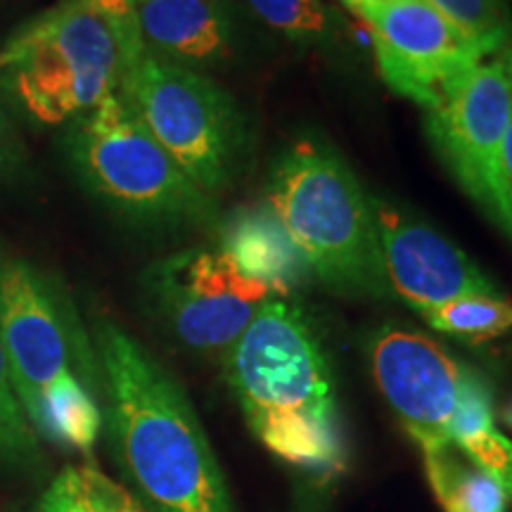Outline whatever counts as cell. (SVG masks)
Listing matches in <instances>:
<instances>
[{"instance_id":"ac0fdd59","label":"cell","mask_w":512,"mask_h":512,"mask_svg":"<svg viewBox=\"0 0 512 512\" xmlns=\"http://www.w3.org/2000/svg\"><path fill=\"white\" fill-rule=\"evenodd\" d=\"M448 22L494 55L510 43L512 12L508 0H427Z\"/></svg>"},{"instance_id":"44dd1931","label":"cell","mask_w":512,"mask_h":512,"mask_svg":"<svg viewBox=\"0 0 512 512\" xmlns=\"http://www.w3.org/2000/svg\"><path fill=\"white\" fill-rule=\"evenodd\" d=\"M456 446L482 467L486 475H491L503 491L512 496V441L496 430V422L482 430H475L456 441Z\"/></svg>"},{"instance_id":"ffe728a7","label":"cell","mask_w":512,"mask_h":512,"mask_svg":"<svg viewBox=\"0 0 512 512\" xmlns=\"http://www.w3.org/2000/svg\"><path fill=\"white\" fill-rule=\"evenodd\" d=\"M38 437L12 387L0 344V465H22L38 458Z\"/></svg>"},{"instance_id":"d4e9b609","label":"cell","mask_w":512,"mask_h":512,"mask_svg":"<svg viewBox=\"0 0 512 512\" xmlns=\"http://www.w3.org/2000/svg\"><path fill=\"white\" fill-rule=\"evenodd\" d=\"M505 53L510 55V46H505ZM496 200H498V211L496 221L501 223L505 233L512 238V119L508 126V133H505L501 157H498V183H496Z\"/></svg>"},{"instance_id":"6da1fadb","label":"cell","mask_w":512,"mask_h":512,"mask_svg":"<svg viewBox=\"0 0 512 512\" xmlns=\"http://www.w3.org/2000/svg\"><path fill=\"white\" fill-rule=\"evenodd\" d=\"M112 453L152 512H238L195 408L138 339L98 325Z\"/></svg>"},{"instance_id":"4fadbf2b","label":"cell","mask_w":512,"mask_h":512,"mask_svg":"<svg viewBox=\"0 0 512 512\" xmlns=\"http://www.w3.org/2000/svg\"><path fill=\"white\" fill-rule=\"evenodd\" d=\"M143 50L183 67H211L233 53L223 0H128Z\"/></svg>"},{"instance_id":"7402d4cb","label":"cell","mask_w":512,"mask_h":512,"mask_svg":"<svg viewBox=\"0 0 512 512\" xmlns=\"http://www.w3.org/2000/svg\"><path fill=\"white\" fill-rule=\"evenodd\" d=\"M74 475L86 512H147L138 498H133L124 486L107 477L105 472H100L98 467H74Z\"/></svg>"},{"instance_id":"e0dca14e","label":"cell","mask_w":512,"mask_h":512,"mask_svg":"<svg viewBox=\"0 0 512 512\" xmlns=\"http://www.w3.org/2000/svg\"><path fill=\"white\" fill-rule=\"evenodd\" d=\"M425 320L446 335L486 342L512 328V304L498 294H467L427 311Z\"/></svg>"},{"instance_id":"603a6c76","label":"cell","mask_w":512,"mask_h":512,"mask_svg":"<svg viewBox=\"0 0 512 512\" xmlns=\"http://www.w3.org/2000/svg\"><path fill=\"white\" fill-rule=\"evenodd\" d=\"M24 147L19 138L17 124L8 110V100L0 93V181H8L22 169Z\"/></svg>"},{"instance_id":"9c48e42d","label":"cell","mask_w":512,"mask_h":512,"mask_svg":"<svg viewBox=\"0 0 512 512\" xmlns=\"http://www.w3.org/2000/svg\"><path fill=\"white\" fill-rule=\"evenodd\" d=\"M377 67L387 86L430 110L486 53L427 0H363Z\"/></svg>"},{"instance_id":"f1b7e54d","label":"cell","mask_w":512,"mask_h":512,"mask_svg":"<svg viewBox=\"0 0 512 512\" xmlns=\"http://www.w3.org/2000/svg\"><path fill=\"white\" fill-rule=\"evenodd\" d=\"M508 46H510V50H512V41H510V43H508Z\"/></svg>"},{"instance_id":"8992f818","label":"cell","mask_w":512,"mask_h":512,"mask_svg":"<svg viewBox=\"0 0 512 512\" xmlns=\"http://www.w3.org/2000/svg\"><path fill=\"white\" fill-rule=\"evenodd\" d=\"M67 143L81 181L121 214L150 223L209 216L207 192L185 176L119 93L76 119Z\"/></svg>"},{"instance_id":"5b68a950","label":"cell","mask_w":512,"mask_h":512,"mask_svg":"<svg viewBox=\"0 0 512 512\" xmlns=\"http://www.w3.org/2000/svg\"><path fill=\"white\" fill-rule=\"evenodd\" d=\"M119 95L197 188L211 195L228 185L245 150V119L207 74L140 50Z\"/></svg>"},{"instance_id":"ba28073f","label":"cell","mask_w":512,"mask_h":512,"mask_svg":"<svg viewBox=\"0 0 512 512\" xmlns=\"http://www.w3.org/2000/svg\"><path fill=\"white\" fill-rule=\"evenodd\" d=\"M512 119V60H494L465 72L427 110V136L472 200L496 219L498 157Z\"/></svg>"},{"instance_id":"cb8c5ba5","label":"cell","mask_w":512,"mask_h":512,"mask_svg":"<svg viewBox=\"0 0 512 512\" xmlns=\"http://www.w3.org/2000/svg\"><path fill=\"white\" fill-rule=\"evenodd\" d=\"M31 512H86L83 510L79 489H76L74 467H67L57 475L43 496L38 498Z\"/></svg>"},{"instance_id":"4316f807","label":"cell","mask_w":512,"mask_h":512,"mask_svg":"<svg viewBox=\"0 0 512 512\" xmlns=\"http://www.w3.org/2000/svg\"><path fill=\"white\" fill-rule=\"evenodd\" d=\"M344 3H347V5H351V8H356V5H361V3H363V0H344Z\"/></svg>"},{"instance_id":"2e32d148","label":"cell","mask_w":512,"mask_h":512,"mask_svg":"<svg viewBox=\"0 0 512 512\" xmlns=\"http://www.w3.org/2000/svg\"><path fill=\"white\" fill-rule=\"evenodd\" d=\"M427 482L444 512H508V494L458 446L425 456Z\"/></svg>"},{"instance_id":"5bb4252c","label":"cell","mask_w":512,"mask_h":512,"mask_svg":"<svg viewBox=\"0 0 512 512\" xmlns=\"http://www.w3.org/2000/svg\"><path fill=\"white\" fill-rule=\"evenodd\" d=\"M223 254L247 278L266 285L271 294H290L309 273L302 252L271 207H256L230 216L223 228Z\"/></svg>"},{"instance_id":"8fae6325","label":"cell","mask_w":512,"mask_h":512,"mask_svg":"<svg viewBox=\"0 0 512 512\" xmlns=\"http://www.w3.org/2000/svg\"><path fill=\"white\" fill-rule=\"evenodd\" d=\"M0 344L24 413L72 370V337L53 287L27 261H0Z\"/></svg>"},{"instance_id":"484cf974","label":"cell","mask_w":512,"mask_h":512,"mask_svg":"<svg viewBox=\"0 0 512 512\" xmlns=\"http://www.w3.org/2000/svg\"><path fill=\"white\" fill-rule=\"evenodd\" d=\"M98 3L107 12H112V15H119V17L131 15V3H128V0H98Z\"/></svg>"},{"instance_id":"30bf717a","label":"cell","mask_w":512,"mask_h":512,"mask_svg":"<svg viewBox=\"0 0 512 512\" xmlns=\"http://www.w3.org/2000/svg\"><path fill=\"white\" fill-rule=\"evenodd\" d=\"M370 370L422 456L456 446L451 437L465 370L418 332L382 328L370 337Z\"/></svg>"},{"instance_id":"52a82bcc","label":"cell","mask_w":512,"mask_h":512,"mask_svg":"<svg viewBox=\"0 0 512 512\" xmlns=\"http://www.w3.org/2000/svg\"><path fill=\"white\" fill-rule=\"evenodd\" d=\"M145 290L171 335L200 354L228 351L273 297L226 254L209 249H185L157 261L145 273Z\"/></svg>"},{"instance_id":"277c9868","label":"cell","mask_w":512,"mask_h":512,"mask_svg":"<svg viewBox=\"0 0 512 512\" xmlns=\"http://www.w3.org/2000/svg\"><path fill=\"white\" fill-rule=\"evenodd\" d=\"M268 207L323 283L375 297L392 292L373 204L330 147L313 140L294 145L275 169Z\"/></svg>"},{"instance_id":"9a60e30c","label":"cell","mask_w":512,"mask_h":512,"mask_svg":"<svg viewBox=\"0 0 512 512\" xmlns=\"http://www.w3.org/2000/svg\"><path fill=\"white\" fill-rule=\"evenodd\" d=\"M29 425L34 427L36 437L91 453L102 427V413L93 394L74 373L41 396L29 415Z\"/></svg>"},{"instance_id":"7c38bea8","label":"cell","mask_w":512,"mask_h":512,"mask_svg":"<svg viewBox=\"0 0 512 512\" xmlns=\"http://www.w3.org/2000/svg\"><path fill=\"white\" fill-rule=\"evenodd\" d=\"M370 204L389 290L415 311L425 316L467 294H496V285L451 240L384 200L370 197Z\"/></svg>"},{"instance_id":"3957f363","label":"cell","mask_w":512,"mask_h":512,"mask_svg":"<svg viewBox=\"0 0 512 512\" xmlns=\"http://www.w3.org/2000/svg\"><path fill=\"white\" fill-rule=\"evenodd\" d=\"M140 50L133 12L119 17L98 0H64L3 43L0 93L38 124H74L119 93Z\"/></svg>"},{"instance_id":"d6986e66","label":"cell","mask_w":512,"mask_h":512,"mask_svg":"<svg viewBox=\"0 0 512 512\" xmlns=\"http://www.w3.org/2000/svg\"><path fill=\"white\" fill-rule=\"evenodd\" d=\"M256 19L268 29L297 43H313L330 34V10L325 0H245Z\"/></svg>"},{"instance_id":"7a4b0ae2","label":"cell","mask_w":512,"mask_h":512,"mask_svg":"<svg viewBox=\"0 0 512 512\" xmlns=\"http://www.w3.org/2000/svg\"><path fill=\"white\" fill-rule=\"evenodd\" d=\"M226 377L268 451L309 470L342 465L328 358L297 306L266 299L226 351Z\"/></svg>"},{"instance_id":"83f0119b","label":"cell","mask_w":512,"mask_h":512,"mask_svg":"<svg viewBox=\"0 0 512 512\" xmlns=\"http://www.w3.org/2000/svg\"><path fill=\"white\" fill-rule=\"evenodd\" d=\"M505 420H508V422H510V427H512V403H510L508 413H505Z\"/></svg>"}]
</instances>
